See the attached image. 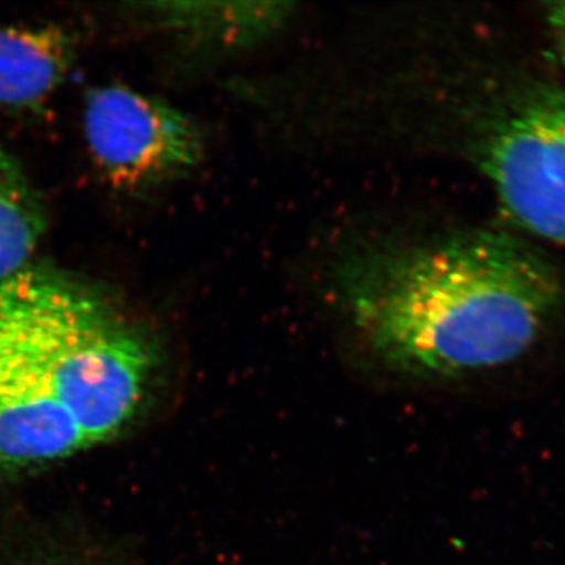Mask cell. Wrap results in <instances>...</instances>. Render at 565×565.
<instances>
[{
	"label": "cell",
	"mask_w": 565,
	"mask_h": 565,
	"mask_svg": "<svg viewBox=\"0 0 565 565\" xmlns=\"http://www.w3.org/2000/svg\"><path fill=\"white\" fill-rule=\"evenodd\" d=\"M338 289L355 332L392 373L452 381L515 362L559 303L548 263L504 234L379 245L345 259Z\"/></svg>",
	"instance_id": "obj_1"
},
{
	"label": "cell",
	"mask_w": 565,
	"mask_h": 565,
	"mask_svg": "<svg viewBox=\"0 0 565 565\" xmlns=\"http://www.w3.org/2000/svg\"><path fill=\"white\" fill-rule=\"evenodd\" d=\"M158 370L150 338L79 277L0 280V470L62 462L122 433Z\"/></svg>",
	"instance_id": "obj_2"
},
{
	"label": "cell",
	"mask_w": 565,
	"mask_h": 565,
	"mask_svg": "<svg viewBox=\"0 0 565 565\" xmlns=\"http://www.w3.org/2000/svg\"><path fill=\"white\" fill-rule=\"evenodd\" d=\"M84 134L99 172L120 189L178 177L202 158L199 128L169 103L109 85L85 96Z\"/></svg>",
	"instance_id": "obj_3"
},
{
	"label": "cell",
	"mask_w": 565,
	"mask_h": 565,
	"mask_svg": "<svg viewBox=\"0 0 565 565\" xmlns=\"http://www.w3.org/2000/svg\"><path fill=\"white\" fill-rule=\"evenodd\" d=\"M482 166L512 221L565 245V102L533 104L501 121Z\"/></svg>",
	"instance_id": "obj_4"
},
{
	"label": "cell",
	"mask_w": 565,
	"mask_h": 565,
	"mask_svg": "<svg viewBox=\"0 0 565 565\" xmlns=\"http://www.w3.org/2000/svg\"><path fill=\"white\" fill-rule=\"evenodd\" d=\"M74 51L70 33L55 25H0V106L46 103L68 76Z\"/></svg>",
	"instance_id": "obj_5"
},
{
	"label": "cell",
	"mask_w": 565,
	"mask_h": 565,
	"mask_svg": "<svg viewBox=\"0 0 565 565\" xmlns=\"http://www.w3.org/2000/svg\"><path fill=\"white\" fill-rule=\"evenodd\" d=\"M44 226L43 204L35 189L0 143V280L31 264Z\"/></svg>",
	"instance_id": "obj_6"
},
{
	"label": "cell",
	"mask_w": 565,
	"mask_h": 565,
	"mask_svg": "<svg viewBox=\"0 0 565 565\" xmlns=\"http://www.w3.org/2000/svg\"><path fill=\"white\" fill-rule=\"evenodd\" d=\"M292 6L275 2L174 3V24L207 39L232 44H253L285 24Z\"/></svg>",
	"instance_id": "obj_7"
},
{
	"label": "cell",
	"mask_w": 565,
	"mask_h": 565,
	"mask_svg": "<svg viewBox=\"0 0 565 565\" xmlns=\"http://www.w3.org/2000/svg\"><path fill=\"white\" fill-rule=\"evenodd\" d=\"M550 28L555 36L557 52L565 66V2L555 3L548 13Z\"/></svg>",
	"instance_id": "obj_8"
}]
</instances>
